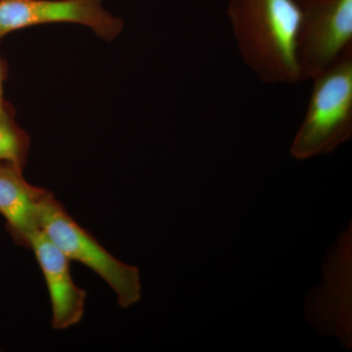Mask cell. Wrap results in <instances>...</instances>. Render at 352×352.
<instances>
[{
	"instance_id": "cell-3",
	"label": "cell",
	"mask_w": 352,
	"mask_h": 352,
	"mask_svg": "<svg viewBox=\"0 0 352 352\" xmlns=\"http://www.w3.org/2000/svg\"><path fill=\"white\" fill-rule=\"evenodd\" d=\"M39 223L41 230L69 261L83 264L107 283L120 307L129 308L139 302L141 282L138 267L115 258L71 217L50 190L41 204Z\"/></svg>"
},
{
	"instance_id": "cell-1",
	"label": "cell",
	"mask_w": 352,
	"mask_h": 352,
	"mask_svg": "<svg viewBox=\"0 0 352 352\" xmlns=\"http://www.w3.org/2000/svg\"><path fill=\"white\" fill-rule=\"evenodd\" d=\"M227 16L241 56L261 82H300L296 56L300 12L296 0H229Z\"/></svg>"
},
{
	"instance_id": "cell-2",
	"label": "cell",
	"mask_w": 352,
	"mask_h": 352,
	"mask_svg": "<svg viewBox=\"0 0 352 352\" xmlns=\"http://www.w3.org/2000/svg\"><path fill=\"white\" fill-rule=\"evenodd\" d=\"M307 113L292 156L307 160L328 154L352 136V47L314 76Z\"/></svg>"
},
{
	"instance_id": "cell-4",
	"label": "cell",
	"mask_w": 352,
	"mask_h": 352,
	"mask_svg": "<svg viewBox=\"0 0 352 352\" xmlns=\"http://www.w3.org/2000/svg\"><path fill=\"white\" fill-rule=\"evenodd\" d=\"M300 12L296 43L300 82L312 80L352 47V0H296Z\"/></svg>"
},
{
	"instance_id": "cell-9",
	"label": "cell",
	"mask_w": 352,
	"mask_h": 352,
	"mask_svg": "<svg viewBox=\"0 0 352 352\" xmlns=\"http://www.w3.org/2000/svg\"><path fill=\"white\" fill-rule=\"evenodd\" d=\"M7 76H8V66H7L6 60H4L1 54H0V112L4 110L7 103H8V102L4 99L3 95L4 82H6Z\"/></svg>"
},
{
	"instance_id": "cell-5",
	"label": "cell",
	"mask_w": 352,
	"mask_h": 352,
	"mask_svg": "<svg viewBox=\"0 0 352 352\" xmlns=\"http://www.w3.org/2000/svg\"><path fill=\"white\" fill-rule=\"evenodd\" d=\"M54 23L85 25L109 43L124 28V21L104 8L103 0H0V41L19 30Z\"/></svg>"
},
{
	"instance_id": "cell-7",
	"label": "cell",
	"mask_w": 352,
	"mask_h": 352,
	"mask_svg": "<svg viewBox=\"0 0 352 352\" xmlns=\"http://www.w3.org/2000/svg\"><path fill=\"white\" fill-rule=\"evenodd\" d=\"M24 168L0 163V214L14 242L30 249L34 236L41 231V204L48 190L25 180Z\"/></svg>"
},
{
	"instance_id": "cell-8",
	"label": "cell",
	"mask_w": 352,
	"mask_h": 352,
	"mask_svg": "<svg viewBox=\"0 0 352 352\" xmlns=\"http://www.w3.org/2000/svg\"><path fill=\"white\" fill-rule=\"evenodd\" d=\"M15 116V109L9 102L0 112V163H11L25 168L31 139L16 122Z\"/></svg>"
},
{
	"instance_id": "cell-6",
	"label": "cell",
	"mask_w": 352,
	"mask_h": 352,
	"mask_svg": "<svg viewBox=\"0 0 352 352\" xmlns=\"http://www.w3.org/2000/svg\"><path fill=\"white\" fill-rule=\"evenodd\" d=\"M43 272L50 294L55 330H66L82 322L85 311L87 293L74 281L69 259L39 231L34 236L31 248Z\"/></svg>"
}]
</instances>
